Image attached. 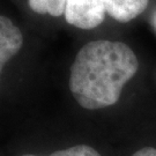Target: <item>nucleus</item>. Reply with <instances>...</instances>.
Segmentation results:
<instances>
[{
	"label": "nucleus",
	"instance_id": "39448f33",
	"mask_svg": "<svg viewBox=\"0 0 156 156\" xmlns=\"http://www.w3.org/2000/svg\"><path fill=\"white\" fill-rule=\"evenodd\" d=\"M29 7L37 14L60 16L65 12L66 0H29Z\"/></svg>",
	"mask_w": 156,
	"mask_h": 156
},
{
	"label": "nucleus",
	"instance_id": "f257e3e1",
	"mask_svg": "<svg viewBox=\"0 0 156 156\" xmlns=\"http://www.w3.org/2000/svg\"><path fill=\"white\" fill-rule=\"evenodd\" d=\"M139 62L122 42L94 41L78 52L71 67L69 89L80 105L97 110L117 103Z\"/></svg>",
	"mask_w": 156,
	"mask_h": 156
},
{
	"label": "nucleus",
	"instance_id": "423d86ee",
	"mask_svg": "<svg viewBox=\"0 0 156 156\" xmlns=\"http://www.w3.org/2000/svg\"><path fill=\"white\" fill-rule=\"evenodd\" d=\"M22 156H36V155H22ZM50 156H101L94 148L86 145L74 146L64 151H58Z\"/></svg>",
	"mask_w": 156,
	"mask_h": 156
},
{
	"label": "nucleus",
	"instance_id": "20e7f679",
	"mask_svg": "<svg viewBox=\"0 0 156 156\" xmlns=\"http://www.w3.org/2000/svg\"><path fill=\"white\" fill-rule=\"evenodd\" d=\"M149 0H105V11L118 22H128L140 15Z\"/></svg>",
	"mask_w": 156,
	"mask_h": 156
},
{
	"label": "nucleus",
	"instance_id": "f03ea898",
	"mask_svg": "<svg viewBox=\"0 0 156 156\" xmlns=\"http://www.w3.org/2000/svg\"><path fill=\"white\" fill-rule=\"evenodd\" d=\"M105 13V0H66L64 15L76 28L93 29L103 22Z\"/></svg>",
	"mask_w": 156,
	"mask_h": 156
},
{
	"label": "nucleus",
	"instance_id": "6e6552de",
	"mask_svg": "<svg viewBox=\"0 0 156 156\" xmlns=\"http://www.w3.org/2000/svg\"><path fill=\"white\" fill-rule=\"evenodd\" d=\"M153 21H154V26H155V28H156V13H155V15H154V19H153Z\"/></svg>",
	"mask_w": 156,
	"mask_h": 156
},
{
	"label": "nucleus",
	"instance_id": "0eeeda50",
	"mask_svg": "<svg viewBox=\"0 0 156 156\" xmlns=\"http://www.w3.org/2000/svg\"><path fill=\"white\" fill-rule=\"evenodd\" d=\"M132 156H156V149L151 147H145L140 151H135Z\"/></svg>",
	"mask_w": 156,
	"mask_h": 156
},
{
	"label": "nucleus",
	"instance_id": "7ed1b4c3",
	"mask_svg": "<svg viewBox=\"0 0 156 156\" xmlns=\"http://www.w3.org/2000/svg\"><path fill=\"white\" fill-rule=\"evenodd\" d=\"M22 45L21 30L8 17L0 15V75L6 62L21 50Z\"/></svg>",
	"mask_w": 156,
	"mask_h": 156
}]
</instances>
